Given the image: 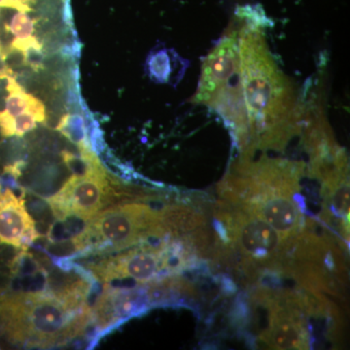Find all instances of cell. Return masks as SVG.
<instances>
[{"instance_id": "cell-1", "label": "cell", "mask_w": 350, "mask_h": 350, "mask_svg": "<svg viewBox=\"0 0 350 350\" xmlns=\"http://www.w3.org/2000/svg\"><path fill=\"white\" fill-rule=\"evenodd\" d=\"M0 314L12 337L38 345L73 337L85 323L84 313L73 319V310L61 299L41 293H21L4 299Z\"/></svg>"}, {"instance_id": "cell-2", "label": "cell", "mask_w": 350, "mask_h": 350, "mask_svg": "<svg viewBox=\"0 0 350 350\" xmlns=\"http://www.w3.org/2000/svg\"><path fill=\"white\" fill-rule=\"evenodd\" d=\"M167 236L161 211L145 204H131L96 213L73 243L78 250L92 243L100 247L123 250L149 239Z\"/></svg>"}, {"instance_id": "cell-3", "label": "cell", "mask_w": 350, "mask_h": 350, "mask_svg": "<svg viewBox=\"0 0 350 350\" xmlns=\"http://www.w3.org/2000/svg\"><path fill=\"white\" fill-rule=\"evenodd\" d=\"M256 39L248 36L241 42V75L250 120L261 130L262 126L269 129L282 121L285 86Z\"/></svg>"}, {"instance_id": "cell-4", "label": "cell", "mask_w": 350, "mask_h": 350, "mask_svg": "<svg viewBox=\"0 0 350 350\" xmlns=\"http://www.w3.org/2000/svg\"><path fill=\"white\" fill-rule=\"evenodd\" d=\"M229 227V241L251 262L276 266L280 261L287 241L261 218L248 213L243 207L224 211Z\"/></svg>"}, {"instance_id": "cell-5", "label": "cell", "mask_w": 350, "mask_h": 350, "mask_svg": "<svg viewBox=\"0 0 350 350\" xmlns=\"http://www.w3.org/2000/svg\"><path fill=\"white\" fill-rule=\"evenodd\" d=\"M111 189L105 176L72 175L64 187L51 198L53 213L59 220L77 217L91 220L109 202Z\"/></svg>"}, {"instance_id": "cell-6", "label": "cell", "mask_w": 350, "mask_h": 350, "mask_svg": "<svg viewBox=\"0 0 350 350\" xmlns=\"http://www.w3.org/2000/svg\"><path fill=\"white\" fill-rule=\"evenodd\" d=\"M96 271L107 282L130 278L138 283L150 282L163 271L170 273L169 243H162L157 247H144L113 257L101 262Z\"/></svg>"}, {"instance_id": "cell-7", "label": "cell", "mask_w": 350, "mask_h": 350, "mask_svg": "<svg viewBox=\"0 0 350 350\" xmlns=\"http://www.w3.org/2000/svg\"><path fill=\"white\" fill-rule=\"evenodd\" d=\"M283 299L285 305L271 303L269 328L262 334V340L273 349H308V329L301 313L304 303L300 296L292 293L284 295Z\"/></svg>"}, {"instance_id": "cell-8", "label": "cell", "mask_w": 350, "mask_h": 350, "mask_svg": "<svg viewBox=\"0 0 350 350\" xmlns=\"http://www.w3.org/2000/svg\"><path fill=\"white\" fill-rule=\"evenodd\" d=\"M38 237L24 199L14 194L10 189L0 191V243L25 248Z\"/></svg>"}, {"instance_id": "cell-9", "label": "cell", "mask_w": 350, "mask_h": 350, "mask_svg": "<svg viewBox=\"0 0 350 350\" xmlns=\"http://www.w3.org/2000/svg\"><path fill=\"white\" fill-rule=\"evenodd\" d=\"M151 303L150 295L146 288L108 287L96 305V319L101 328H110L129 317L144 312Z\"/></svg>"}, {"instance_id": "cell-10", "label": "cell", "mask_w": 350, "mask_h": 350, "mask_svg": "<svg viewBox=\"0 0 350 350\" xmlns=\"http://www.w3.org/2000/svg\"><path fill=\"white\" fill-rule=\"evenodd\" d=\"M57 130L72 142L76 146L81 148H91L88 139V128L85 120L80 114H66L57 124Z\"/></svg>"}, {"instance_id": "cell-11", "label": "cell", "mask_w": 350, "mask_h": 350, "mask_svg": "<svg viewBox=\"0 0 350 350\" xmlns=\"http://www.w3.org/2000/svg\"><path fill=\"white\" fill-rule=\"evenodd\" d=\"M172 62L167 50L162 49L151 53L146 62L147 71L152 80L159 83L169 81L172 73Z\"/></svg>"}, {"instance_id": "cell-12", "label": "cell", "mask_w": 350, "mask_h": 350, "mask_svg": "<svg viewBox=\"0 0 350 350\" xmlns=\"http://www.w3.org/2000/svg\"><path fill=\"white\" fill-rule=\"evenodd\" d=\"M36 21L31 19L24 11L14 16L10 25H5L7 31L11 32L16 38H27L32 36Z\"/></svg>"}, {"instance_id": "cell-13", "label": "cell", "mask_w": 350, "mask_h": 350, "mask_svg": "<svg viewBox=\"0 0 350 350\" xmlns=\"http://www.w3.org/2000/svg\"><path fill=\"white\" fill-rule=\"evenodd\" d=\"M23 53H24L25 66H29L36 72L42 70L44 59H45L42 53V46L29 48Z\"/></svg>"}, {"instance_id": "cell-14", "label": "cell", "mask_w": 350, "mask_h": 350, "mask_svg": "<svg viewBox=\"0 0 350 350\" xmlns=\"http://www.w3.org/2000/svg\"><path fill=\"white\" fill-rule=\"evenodd\" d=\"M36 128V121L31 113H22L15 119V135L17 137H24L25 133Z\"/></svg>"}, {"instance_id": "cell-15", "label": "cell", "mask_w": 350, "mask_h": 350, "mask_svg": "<svg viewBox=\"0 0 350 350\" xmlns=\"http://www.w3.org/2000/svg\"><path fill=\"white\" fill-rule=\"evenodd\" d=\"M27 112L31 113L38 123H45L46 110L42 101L39 100L38 98L27 94Z\"/></svg>"}, {"instance_id": "cell-16", "label": "cell", "mask_w": 350, "mask_h": 350, "mask_svg": "<svg viewBox=\"0 0 350 350\" xmlns=\"http://www.w3.org/2000/svg\"><path fill=\"white\" fill-rule=\"evenodd\" d=\"M0 133L5 137L15 135V119L6 111H0Z\"/></svg>"}]
</instances>
